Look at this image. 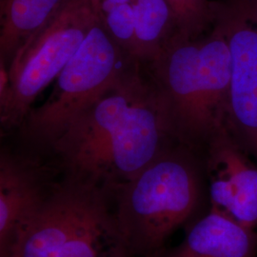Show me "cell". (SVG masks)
Masks as SVG:
<instances>
[{
	"instance_id": "16",
	"label": "cell",
	"mask_w": 257,
	"mask_h": 257,
	"mask_svg": "<svg viewBox=\"0 0 257 257\" xmlns=\"http://www.w3.org/2000/svg\"><path fill=\"white\" fill-rule=\"evenodd\" d=\"M252 2H253V5H254V8L256 10L257 13V0H252Z\"/></svg>"
},
{
	"instance_id": "2",
	"label": "cell",
	"mask_w": 257,
	"mask_h": 257,
	"mask_svg": "<svg viewBox=\"0 0 257 257\" xmlns=\"http://www.w3.org/2000/svg\"><path fill=\"white\" fill-rule=\"evenodd\" d=\"M195 150L176 142L112 192L122 257H156L195 214L205 174Z\"/></svg>"
},
{
	"instance_id": "12",
	"label": "cell",
	"mask_w": 257,
	"mask_h": 257,
	"mask_svg": "<svg viewBox=\"0 0 257 257\" xmlns=\"http://www.w3.org/2000/svg\"><path fill=\"white\" fill-rule=\"evenodd\" d=\"M137 28L136 59L153 63L178 35L175 16L167 0H134Z\"/></svg>"
},
{
	"instance_id": "4",
	"label": "cell",
	"mask_w": 257,
	"mask_h": 257,
	"mask_svg": "<svg viewBox=\"0 0 257 257\" xmlns=\"http://www.w3.org/2000/svg\"><path fill=\"white\" fill-rule=\"evenodd\" d=\"M109 189L66 175L19 231L7 257H122Z\"/></svg>"
},
{
	"instance_id": "15",
	"label": "cell",
	"mask_w": 257,
	"mask_h": 257,
	"mask_svg": "<svg viewBox=\"0 0 257 257\" xmlns=\"http://www.w3.org/2000/svg\"><path fill=\"white\" fill-rule=\"evenodd\" d=\"M123 3L134 4V0H101V7L115 5V4H123Z\"/></svg>"
},
{
	"instance_id": "10",
	"label": "cell",
	"mask_w": 257,
	"mask_h": 257,
	"mask_svg": "<svg viewBox=\"0 0 257 257\" xmlns=\"http://www.w3.org/2000/svg\"><path fill=\"white\" fill-rule=\"evenodd\" d=\"M257 231L230 214L210 208L183 241L156 257H256Z\"/></svg>"
},
{
	"instance_id": "7",
	"label": "cell",
	"mask_w": 257,
	"mask_h": 257,
	"mask_svg": "<svg viewBox=\"0 0 257 257\" xmlns=\"http://www.w3.org/2000/svg\"><path fill=\"white\" fill-rule=\"evenodd\" d=\"M230 57L227 127L257 163V13L252 0L213 3Z\"/></svg>"
},
{
	"instance_id": "1",
	"label": "cell",
	"mask_w": 257,
	"mask_h": 257,
	"mask_svg": "<svg viewBox=\"0 0 257 257\" xmlns=\"http://www.w3.org/2000/svg\"><path fill=\"white\" fill-rule=\"evenodd\" d=\"M139 63L135 60L51 148L66 175L100 184L112 193L180 142L164 95L139 73Z\"/></svg>"
},
{
	"instance_id": "8",
	"label": "cell",
	"mask_w": 257,
	"mask_h": 257,
	"mask_svg": "<svg viewBox=\"0 0 257 257\" xmlns=\"http://www.w3.org/2000/svg\"><path fill=\"white\" fill-rule=\"evenodd\" d=\"M204 171L211 209L257 229V163L222 125L204 145Z\"/></svg>"
},
{
	"instance_id": "6",
	"label": "cell",
	"mask_w": 257,
	"mask_h": 257,
	"mask_svg": "<svg viewBox=\"0 0 257 257\" xmlns=\"http://www.w3.org/2000/svg\"><path fill=\"white\" fill-rule=\"evenodd\" d=\"M101 17V0H63L11 61L12 98L1 116L5 128L21 126L32 104L60 74Z\"/></svg>"
},
{
	"instance_id": "3",
	"label": "cell",
	"mask_w": 257,
	"mask_h": 257,
	"mask_svg": "<svg viewBox=\"0 0 257 257\" xmlns=\"http://www.w3.org/2000/svg\"><path fill=\"white\" fill-rule=\"evenodd\" d=\"M211 27L204 37L175 36L152 63L177 139L194 149L227 124L230 51L215 17Z\"/></svg>"
},
{
	"instance_id": "13",
	"label": "cell",
	"mask_w": 257,
	"mask_h": 257,
	"mask_svg": "<svg viewBox=\"0 0 257 257\" xmlns=\"http://www.w3.org/2000/svg\"><path fill=\"white\" fill-rule=\"evenodd\" d=\"M101 17L110 37L128 56L136 59L137 28L134 4L104 6L101 7Z\"/></svg>"
},
{
	"instance_id": "9",
	"label": "cell",
	"mask_w": 257,
	"mask_h": 257,
	"mask_svg": "<svg viewBox=\"0 0 257 257\" xmlns=\"http://www.w3.org/2000/svg\"><path fill=\"white\" fill-rule=\"evenodd\" d=\"M40 170L24 158L1 152L0 257H7L19 231L50 192Z\"/></svg>"
},
{
	"instance_id": "5",
	"label": "cell",
	"mask_w": 257,
	"mask_h": 257,
	"mask_svg": "<svg viewBox=\"0 0 257 257\" xmlns=\"http://www.w3.org/2000/svg\"><path fill=\"white\" fill-rule=\"evenodd\" d=\"M135 60L110 37L100 17L55 78L46 101L28 112L21 125L25 137L38 145L53 147L69 125Z\"/></svg>"
},
{
	"instance_id": "14",
	"label": "cell",
	"mask_w": 257,
	"mask_h": 257,
	"mask_svg": "<svg viewBox=\"0 0 257 257\" xmlns=\"http://www.w3.org/2000/svg\"><path fill=\"white\" fill-rule=\"evenodd\" d=\"M173 10L178 36H201L212 24L213 3L210 0H167Z\"/></svg>"
},
{
	"instance_id": "11",
	"label": "cell",
	"mask_w": 257,
	"mask_h": 257,
	"mask_svg": "<svg viewBox=\"0 0 257 257\" xmlns=\"http://www.w3.org/2000/svg\"><path fill=\"white\" fill-rule=\"evenodd\" d=\"M63 0H0V59L9 66L19 48Z\"/></svg>"
}]
</instances>
